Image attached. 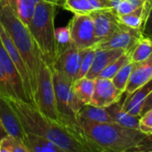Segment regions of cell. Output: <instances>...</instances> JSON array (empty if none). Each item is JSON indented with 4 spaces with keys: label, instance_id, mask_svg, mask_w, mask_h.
Returning <instances> with one entry per match:
<instances>
[{
    "label": "cell",
    "instance_id": "obj_1",
    "mask_svg": "<svg viewBox=\"0 0 152 152\" xmlns=\"http://www.w3.org/2000/svg\"><path fill=\"white\" fill-rule=\"evenodd\" d=\"M7 99L25 132L46 138L66 152H95L82 134L44 115L31 104L18 99Z\"/></svg>",
    "mask_w": 152,
    "mask_h": 152
},
{
    "label": "cell",
    "instance_id": "obj_2",
    "mask_svg": "<svg viewBox=\"0 0 152 152\" xmlns=\"http://www.w3.org/2000/svg\"><path fill=\"white\" fill-rule=\"evenodd\" d=\"M82 135L95 152H125L146 135L116 123H96L79 119Z\"/></svg>",
    "mask_w": 152,
    "mask_h": 152
},
{
    "label": "cell",
    "instance_id": "obj_3",
    "mask_svg": "<svg viewBox=\"0 0 152 152\" xmlns=\"http://www.w3.org/2000/svg\"><path fill=\"white\" fill-rule=\"evenodd\" d=\"M0 23L21 53L27 66L34 95L39 71L41 54L34 42L29 29L17 17L8 0H0Z\"/></svg>",
    "mask_w": 152,
    "mask_h": 152
},
{
    "label": "cell",
    "instance_id": "obj_4",
    "mask_svg": "<svg viewBox=\"0 0 152 152\" xmlns=\"http://www.w3.org/2000/svg\"><path fill=\"white\" fill-rule=\"evenodd\" d=\"M58 7H60L50 2L39 3L27 27L43 61L49 67L52 66L57 51L55 18Z\"/></svg>",
    "mask_w": 152,
    "mask_h": 152
},
{
    "label": "cell",
    "instance_id": "obj_5",
    "mask_svg": "<svg viewBox=\"0 0 152 152\" xmlns=\"http://www.w3.org/2000/svg\"><path fill=\"white\" fill-rule=\"evenodd\" d=\"M52 73L58 120L65 126L82 134L78 114L84 105L76 98L71 80L56 71H52Z\"/></svg>",
    "mask_w": 152,
    "mask_h": 152
},
{
    "label": "cell",
    "instance_id": "obj_6",
    "mask_svg": "<svg viewBox=\"0 0 152 152\" xmlns=\"http://www.w3.org/2000/svg\"><path fill=\"white\" fill-rule=\"evenodd\" d=\"M33 106L44 115L59 122L52 70L43 59L40 61L37 89L33 95Z\"/></svg>",
    "mask_w": 152,
    "mask_h": 152
},
{
    "label": "cell",
    "instance_id": "obj_7",
    "mask_svg": "<svg viewBox=\"0 0 152 152\" xmlns=\"http://www.w3.org/2000/svg\"><path fill=\"white\" fill-rule=\"evenodd\" d=\"M81 64V51L72 40L64 45L58 46L55 61L50 67L63 74L72 83L77 78Z\"/></svg>",
    "mask_w": 152,
    "mask_h": 152
},
{
    "label": "cell",
    "instance_id": "obj_8",
    "mask_svg": "<svg viewBox=\"0 0 152 152\" xmlns=\"http://www.w3.org/2000/svg\"><path fill=\"white\" fill-rule=\"evenodd\" d=\"M67 30L72 42L80 50L92 47L99 42L90 15H74L67 25Z\"/></svg>",
    "mask_w": 152,
    "mask_h": 152
},
{
    "label": "cell",
    "instance_id": "obj_9",
    "mask_svg": "<svg viewBox=\"0 0 152 152\" xmlns=\"http://www.w3.org/2000/svg\"><path fill=\"white\" fill-rule=\"evenodd\" d=\"M142 37L143 34L140 30L133 29L122 23L119 30L107 39L98 42L95 47L101 49H120L131 53Z\"/></svg>",
    "mask_w": 152,
    "mask_h": 152
},
{
    "label": "cell",
    "instance_id": "obj_10",
    "mask_svg": "<svg viewBox=\"0 0 152 152\" xmlns=\"http://www.w3.org/2000/svg\"><path fill=\"white\" fill-rule=\"evenodd\" d=\"M0 39H1L10 58L12 59L15 65L16 66L19 73H20L21 78H22L23 85L24 91L26 92V95L28 97V99L30 101V104H31L33 106V94H32V90H31V81H30V75H29L27 66L25 64L24 60L23 59L21 53L17 49L16 46L11 39V38L7 34V32L5 31L1 23H0Z\"/></svg>",
    "mask_w": 152,
    "mask_h": 152
},
{
    "label": "cell",
    "instance_id": "obj_11",
    "mask_svg": "<svg viewBox=\"0 0 152 152\" xmlns=\"http://www.w3.org/2000/svg\"><path fill=\"white\" fill-rule=\"evenodd\" d=\"M0 65H1L10 84L13 93V99H18L30 103L23 85L20 73L7 54L1 39H0Z\"/></svg>",
    "mask_w": 152,
    "mask_h": 152
},
{
    "label": "cell",
    "instance_id": "obj_12",
    "mask_svg": "<svg viewBox=\"0 0 152 152\" xmlns=\"http://www.w3.org/2000/svg\"><path fill=\"white\" fill-rule=\"evenodd\" d=\"M89 15L93 21L95 34L99 42L109 38L122 25L114 9L95 10Z\"/></svg>",
    "mask_w": 152,
    "mask_h": 152
},
{
    "label": "cell",
    "instance_id": "obj_13",
    "mask_svg": "<svg viewBox=\"0 0 152 152\" xmlns=\"http://www.w3.org/2000/svg\"><path fill=\"white\" fill-rule=\"evenodd\" d=\"M124 92L114 85L112 80L105 78L95 79V89L90 105L107 107L119 101Z\"/></svg>",
    "mask_w": 152,
    "mask_h": 152
},
{
    "label": "cell",
    "instance_id": "obj_14",
    "mask_svg": "<svg viewBox=\"0 0 152 152\" xmlns=\"http://www.w3.org/2000/svg\"><path fill=\"white\" fill-rule=\"evenodd\" d=\"M0 121L8 135L23 140L25 132L7 98L1 95H0Z\"/></svg>",
    "mask_w": 152,
    "mask_h": 152
},
{
    "label": "cell",
    "instance_id": "obj_15",
    "mask_svg": "<svg viewBox=\"0 0 152 152\" xmlns=\"http://www.w3.org/2000/svg\"><path fill=\"white\" fill-rule=\"evenodd\" d=\"M152 78V55L147 59L135 63L124 93L130 94Z\"/></svg>",
    "mask_w": 152,
    "mask_h": 152
},
{
    "label": "cell",
    "instance_id": "obj_16",
    "mask_svg": "<svg viewBox=\"0 0 152 152\" xmlns=\"http://www.w3.org/2000/svg\"><path fill=\"white\" fill-rule=\"evenodd\" d=\"M152 91V78L139 87L137 90L132 91L130 94H126V98L122 102V107L126 112L130 113L132 115H140L141 107L144 100L148 95Z\"/></svg>",
    "mask_w": 152,
    "mask_h": 152
},
{
    "label": "cell",
    "instance_id": "obj_17",
    "mask_svg": "<svg viewBox=\"0 0 152 152\" xmlns=\"http://www.w3.org/2000/svg\"><path fill=\"white\" fill-rule=\"evenodd\" d=\"M124 51L120 49H101L96 48L95 56L91 67L85 77L90 79H97L99 73L107 67L112 62L122 56Z\"/></svg>",
    "mask_w": 152,
    "mask_h": 152
},
{
    "label": "cell",
    "instance_id": "obj_18",
    "mask_svg": "<svg viewBox=\"0 0 152 152\" xmlns=\"http://www.w3.org/2000/svg\"><path fill=\"white\" fill-rule=\"evenodd\" d=\"M43 1L54 3L58 7H62L64 3V0H8L15 15L26 27L33 16L36 6Z\"/></svg>",
    "mask_w": 152,
    "mask_h": 152
},
{
    "label": "cell",
    "instance_id": "obj_19",
    "mask_svg": "<svg viewBox=\"0 0 152 152\" xmlns=\"http://www.w3.org/2000/svg\"><path fill=\"white\" fill-rule=\"evenodd\" d=\"M106 109L114 123H116L122 126H124L130 129L139 130V120H140V116L132 115L130 113L124 110L122 107L121 99L107 107Z\"/></svg>",
    "mask_w": 152,
    "mask_h": 152
},
{
    "label": "cell",
    "instance_id": "obj_20",
    "mask_svg": "<svg viewBox=\"0 0 152 152\" xmlns=\"http://www.w3.org/2000/svg\"><path fill=\"white\" fill-rule=\"evenodd\" d=\"M23 141L30 152H66L53 141L31 133L25 132Z\"/></svg>",
    "mask_w": 152,
    "mask_h": 152
},
{
    "label": "cell",
    "instance_id": "obj_21",
    "mask_svg": "<svg viewBox=\"0 0 152 152\" xmlns=\"http://www.w3.org/2000/svg\"><path fill=\"white\" fill-rule=\"evenodd\" d=\"M151 4H152V0H147L144 5H142L141 7H140L139 8L135 9L134 11L129 14L122 15H117L120 23L128 27L141 31L145 20L148 16Z\"/></svg>",
    "mask_w": 152,
    "mask_h": 152
},
{
    "label": "cell",
    "instance_id": "obj_22",
    "mask_svg": "<svg viewBox=\"0 0 152 152\" xmlns=\"http://www.w3.org/2000/svg\"><path fill=\"white\" fill-rule=\"evenodd\" d=\"M95 89V80L83 77L72 83V90L77 98L83 105L91 103Z\"/></svg>",
    "mask_w": 152,
    "mask_h": 152
},
{
    "label": "cell",
    "instance_id": "obj_23",
    "mask_svg": "<svg viewBox=\"0 0 152 152\" xmlns=\"http://www.w3.org/2000/svg\"><path fill=\"white\" fill-rule=\"evenodd\" d=\"M78 119L96 122V123H113L112 118L106 107H99L92 105H84L80 109Z\"/></svg>",
    "mask_w": 152,
    "mask_h": 152
},
{
    "label": "cell",
    "instance_id": "obj_24",
    "mask_svg": "<svg viewBox=\"0 0 152 152\" xmlns=\"http://www.w3.org/2000/svg\"><path fill=\"white\" fill-rule=\"evenodd\" d=\"M152 55V39L143 36L131 51V61L141 62Z\"/></svg>",
    "mask_w": 152,
    "mask_h": 152
},
{
    "label": "cell",
    "instance_id": "obj_25",
    "mask_svg": "<svg viewBox=\"0 0 152 152\" xmlns=\"http://www.w3.org/2000/svg\"><path fill=\"white\" fill-rule=\"evenodd\" d=\"M131 62V53L124 52L122 56H120L117 59L112 62L107 67H106L99 75L98 78H105V79H112L115 74L126 64Z\"/></svg>",
    "mask_w": 152,
    "mask_h": 152
},
{
    "label": "cell",
    "instance_id": "obj_26",
    "mask_svg": "<svg viewBox=\"0 0 152 152\" xmlns=\"http://www.w3.org/2000/svg\"><path fill=\"white\" fill-rule=\"evenodd\" d=\"M62 7L73 15H89L94 11L88 0H64Z\"/></svg>",
    "mask_w": 152,
    "mask_h": 152
},
{
    "label": "cell",
    "instance_id": "obj_27",
    "mask_svg": "<svg viewBox=\"0 0 152 152\" xmlns=\"http://www.w3.org/2000/svg\"><path fill=\"white\" fill-rule=\"evenodd\" d=\"M81 51V64H80V69L77 74V79L85 77L86 74L89 72L91 64L94 60L95 52H96V47L95 45L84 49L80 50Z\"/></svg>",
    "mask_w": 152,
    "mask_h": 152
},
{
    "label": "cell",
    "instance_id": "obj_28",
    "mask_svg": "<svg viewBox=\"0 0 152 152\" xmlns=\"http://www.w3.org/2000/svg\"><path fill=\"white\" fill-rule=\"evenodd\" d=\"M135 63L134 62H129L128 64H126L125 65H124L115 74L114 77L111 79L114 85L116 87V89H118L120 91L124 93L127 83L129 81L130 75L132 73V71L134 67Z\"/></svg>",
    "mask_w": 152,
    "mask_h": 152
},
{
    "label": "cell",
    "instance_id": "obj_29",
    "mask_svg": "<svg viewBox=\"0 0 152 152\" xmlns=\"http://www.w3.org/2000/svg\"><path fill=\"white\" fill-rule=\"evenodd\" d=\"M147 0H120L114 9L118 15L129 14L145 4Z\"/></svg>",
    "mask_w": 152,
    "mask_h": 152
},
{
    "label": "cell",
    "instance_id": "obj_30",
    "mask_svg": "<svg viewBox=\"0 0 152 152\" xmlns=\"http://www.w3.org/2000/svg\"><path fill=\"white\" fill-rule=\"evenodd\" d=\"M139 131L145 135L152 134V109L148 110L140 116Z\"/></svg>",
    "mask_w": 152,
    "mask_h": 152
},
{
    "label": "cell",
    "instance_id": "obj_31",
    "mask_svg": "<svg viewBox=\"0 0 152 152\" xmlns=\"http://www.w3.org/2000/svg\"><path fill=\"white\" fill-rule=\"evenodd\" d=\"M125 152H152V134L146 135L137 145Z\"/></svg>",
    "mask_w": 152,
    "mask_h": 152
},
{
    "label": "cell",
    "instance_id": "obj_32",
    "mask_svg": "<svg viewBox=\"0 0 152 152\" xmlns=\"http://www.w3.org/2000/svg\"><path fill=\"white\" fill-rule=\"evenodd\" d=\"M0 95L7 99H13V93L10 84L1 65H0Z\"/></svg>",
    "mask_w": 152,
    "mask_h": 152
},
{
    "label": "cell",
    "instance_id": "obj_33",
    "mask_svg": "<svg viewBox=\"0 0 152 152\" xmlns=\"http://www.w3.org/2000/svg\"><path fill=\"white\" fill-rule=\"evenodd\" d=\"M142 34L145 37H148L152 39V4L149 8L148 16L145 20V23L142 27Z\"/></svg>",
    "mask_w": 152,
    "mask_h": 152
},
{
    "label": "cell",
    "instance_id": "obj_34",
    "mask_svg": "<svg viewBox=\"0 0 152 152\" xmlns=\"http://www.w3.org/2000/svg\"><path fill=\"white\" fill-rule=\"evenodd\" d=\"M12 148L13 152H30L23 140L16 139L14 137H12Z\"/></svg>",
    "mask_w": 152,
    "mask_h": 152
},
{
    "label": "cell",
    "instance_id": "obj_35",
    "mask_svg": "<svg viewBox=\"0 0 152 152\" xmlns=\"http://www.w3.org/2000/svg\"><path fill=\"white\" fill-rule=\"evenodd\" d=\"M0 152H13L12 137L10 135L6 136L0 140Z\"/></svg>",
    "mask_w": 152,
    "mask_h": 152
},
{
    "label": "cell",
    "instance_id": "obj_36",
    "mask_svg": "<svg viewBox=\"0 0 152 152\" xmlns=\"http://www.w3.org/2000/svg\"><path fill=\"white\" fill-rule=\"evenodd\" d=\"M149 109H152V91L148 95V97L146 98V99L143 102V105H142V107H141L140 115L142 114H144L145 112H147L148 110H149Z\"/></svg>",
    "mask_w": 152,
    "mask_h": 152
},
{
    "label": "cell",
    "instance_id": "obj_37",
    "mask_svg": "<svg viewBox=\"0 0 152 152\" xmlns=\"http://www.w3.org/2000/svg\"><path fill=\"white\" fill-rule=\"evenodd\" d=\"M7 135H8L7 132H6V130H5V128H4V126H3L1 121H0V140H1L3 138H5L6 136H7Z\"/></svg>",
    "mask_w": 152,
    "mask_h": 152
}]
</instances>
